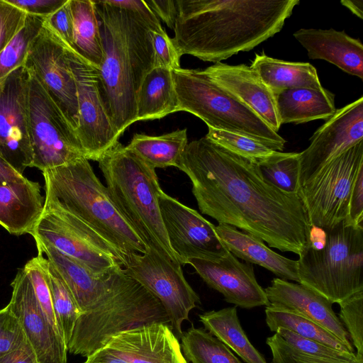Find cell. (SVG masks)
I'll return each mask as SVG.
<instances>
[{"label":"cell","mask_w":363,"mask_h":363,"mask_svg":"<svg viewBox=\"0 0 363 363\" xmlns=\"http://www.w3.org/2000/svg\"><path fill=\"white\" fill-rule=\"evenodd\" d=\"M178 169L189 178L201 213L281 252L303 251L311 224L301 196L267 182L257 164L204 136L188 143Z\"/></svg>","instance_id":"1"},{"label":"cell","mask_w":363,"mask_h":363,"mask_svg":"<svg viewBox=\"0 0 363 363\" xmlns=\"http://www.w3.org/2000/svg\"><path fill=\"white\" fill-rule=\"evenodd\" d=\"M172 38L181 56L221 62L279 33L299 0H178Z\"/></svg>","instance_id":"2"},{"label":"cell","mask_w":363,"mask_h":363,"mask_svg":"<svg viewBox=\"0 0 363 363\" xmlns=\"http://www.w3.org/2000/svg\"><path fill=\"white\" fill-rule=\"evenodd\" d=\"M103 60L97 69L99 94L111 124L121 137L136 121L137 96L155 67L153 31L164 30L145 1L124 9L94 1Z\"/></svg>","instance_id":"3"},{"label":"cell","mask_w":363,"mask_h":363,"mask_svg":"<svg viewBox=\"0 0 363 363\" xmlns=\"http://www.w3.org/2000/svg\"><path fill=\"white\" fill-rule=\"evenodd\" d=\"M45 196L81 219L125 254L145 253L149 245L124 217L85 157L43 170Z\"/></svg>","instance_id":"4"},{"label":"cell","mask_w":363,"mask_h":363,"mask_svg":"<svg viewBox=\"0 0 363 363\" xmlns=\"http://www.w3.org/2000/svg\"><path fill=\"white\" fill-rule=\"evenodd\" d=\"M97 162L109 194L124 217L149 245L173 263L181 265L162 223L159 198L163 191L155 169L119 141Z\"/></svg>","instance_id":"5"},{"label":"cell","mask_w":363,"mask_h":363,"mask_svg":"<svg viewBox=\"0 0 363 363\" xmlns=\"http://www.w3.org/2000/svg\"><path fill=\"white\" fill-rule=\"evenodd\" d=\"M152 323L169 324L160 301L122 267L113 271L108 290L74 327L67 351L87 357L120 333Z\"/></svg>","instance_id":"6"},{"label":"cell","mask_w":363,"mask_h":363,"mask_svg":"<svg viewBox=\"0 0 363 363\" xmlns=\"http://www.w3.org/2000/svg\"><path fill=\"white\" fill-rule=\"evenodd\" d=\"M172 73L178 111L192 113L208 128L247 135L282 152L285 139L204 70L179 68Z\"/></svg>","instance_id":"7"},{"label":"cell","mask_w":363,"mask_h":363,"mask_svg":"<svg viewBox=\"0 0 363 363\" xmlns=\"http://www.w3.org/2000/svg\"><path fill=\"white\" fill-rule=\"evenodd\" d=\"M325 231L323 248L306 245L298 255L299 284L339 303L363 291V227L342 220Z\"/></svg>","instance_id":"8"},{"label":"cell","mask_w":363,"mask_h":363,"mask_svg":"<svg viewBox=\"0 0 363 363\" xmlns=\"http://www.w3.org/2000/svg\"><path fill=\"white\" fill-rule=\"evenodd\" d=\"M98 276L123 267L127 254L112 245L81 219L45 196L43 212L30 233Z\"/></svg>","instance_id":"9"},{"label":"cell","mask_w":363,"mask_h":363,"mask_svg":"<svg viewBox=\"0 0 363 363\" xmlns=\"http://www.w3.org/2000/svg\"><path fill=\"white\" fill-rule=\"evenodd\" d=\"M28 69L27 113L33 155L31 167L43 172L85 157L75 129L35 74Z\"/></svg>","instance_id":"10"},{"label":"cell","mask_w":363,"mask_h":363,"mask_svg":"<svg viewBox=\"0 0 363 363\" xmlns=\"http://www.w3.org/2000/svg\"><path fill=\"white\" fill-rule=\"evenodd\" d=\"M363 168V140L320 169L302 185L298 194L311 225L328 230L348 216L353 184Z\"/></svg>","instance_id":"11"},{"label":"cell","mask_w":363,"mask_h":363,"mask_svg":"<svg viewBox=\"0 0 363 363\" xmlns=\"http://www.w3.org/2000/svg\"><path fill=\"white\" fill-rule=\"evenodd\" d=\"M123 269L160 301L174 335L181 338L182 323L189 320L190 311L200 303L198 294L184 276L182 266L149 245L145 253H128Z\"/></svg>","instance_id":"12"},{"label":"cell","mask_w":363,"mask_h":363,"mask_svg":"<svg viewBox=\"0 0 363 363\" xmlns=\"http://www.w3.org/2000/svg\"><path fill=\"white\" fill-rule=\"evenodd\" d=\"M65 48L77 89L79 121L76 133L85 158L97 162L120 137L103 104L97 69L66 43Z\"/></svg>","instance_id":"13"},{"label":"cell","mask_w":363,"mask_h":363,"mask_svg":"<svg viewBox=\"0 0 363 363\" xmlns=\"http://www.w3.org/2000/svg\"><path fill=\"white\" fill-rule=\"evenodd\" d=\"M28 84L25 65L0 79V157L22 175L33 159L27 113Z\"/></svg>","instance_id":"14"},{"label":"cell","mask_w":363,"mask_h":363,"mask_svg":"<svg viewBox=\"0 0 363 363\" xmlns=\"http://www.w3.org/2000/svg\"><path fill=\"white\" fill-rule=\"evenodd\" d=\"M24 65L35 74L76 130L79 121L77 89L65 42L43 23Z\"/></svg>","instance_id":"15"},{"label":"cell","mask_w":363,"mask_h":363,"mask_svg":"<svg viewBox=\"0 0 363 363\" xmlns=\"http://www.w3.org/2000/svg\"><path fill=\"white\" fill-rule=\"evenodd\" d=\"M162 223L169 245L181 265L191 259H206L225 253L215 225L198 211L162 191L159 198Z\"/></svg>","instance_id":"16"},{"label":"cell","mask_w":363,"mask_h":363,"mask_svg":"<svg viewBox=\"0 0 363 363\" xmlns=\"http://www.w3.org/2000/svg\"><path fill=\"white\" fill-rule=\"evenodd\" d=\"M363 140V96L336 109L300 152V186L320 169ZM301 188V187H300Z\"/></svg>","instance_id":"17"},{"label":"cell","mask_w":363,"mask_h":363,"mask_svg":"<svg viewBox=\"0 0 363 363\" xmlns=\"http://www.w3.org/2000/svg\"><path fill=\"white\" fill-rule=\"evenodd\" d=\"M11 286L13 291L8 305L19 320L38 362L67 363L68 351L64 338L43 311L23 267L18 269Z\"/></svg>","instance_id":"18"},{"label":"cell","mask_w":363,"mask_h":363,"mask_svg":"<svg viewBox=\"0 0 363 363\" xmlns=\"http://www.w3.org/2000/svg\"><path fill=\"white\" fill-rule=\"evenodd\" d=\"M188 264L208 286L236 307L252 308L270 304L264 289L257 281L252 264L240 262L228 250L206 259H191Z\"/></svg>","instance_id":"19"},{"label":"cell","mask_w":363,"mask_h":363,"mask_svg":"<svg viewBox=\"0 0 363 363\" xmlns=\"http://www.w3.org/2000/svg\"><path fill=\"white\" fill-rule=\"evenodd\" d=\"M128 363H187L169 324L152 323L113 336L105 346Z\"/></svg>","instance_id":"20"},{"label":"cell","mask_w":363,"mask_h":363,"mask_svg":"<svg viewBox=\"0 0 363 363\" xmlns=\"http://www.w3.org/2000/svg\"><path fill=\"white\" fill-rule=\"evenodd\" d=\"M204 72L278 133L281 123L275 95L250 66L217 62Z\"/></svg>","instance_id":"21"},{"label":"cell","mask_w":363,"mask_h":363,"mask_svg":"<svg viewBox=\"0 0 363 363\" xmlns=\"http://www.w3.org/2000/svg\"><path fill=\"white\" fill-rule=\"evenodd\" d=\"M271 305L295 311L320 325L337 337L352 353L354 352L350 336L333 310L328 299L299 283L274 278L264 289Z\"/></svg>","instance_id":"22"},{"label":"cell","mask_w":363,"mask_h":363,"mask_svg":"<svg viewBox=\"0 0 363 363\" xmlns=\"http://www.w3.org/2000/svg\"><path fill=\"white\" fill-rule=\"evenodd\" d=\"M294 37L312 60H323L345 72L363 79V45L344 30L301 28Z\"/></svg>","instance_id":"23"},{"label":"cell","mask_w":363,"mask_h":363,"mask_svg":"<svg viewBox=\"0 0 363 363\" xmlns=\"http://www.w3.org/2000/svg\"><path fill=\"white\" fill-rule=\"evenodd\" d=\"M44 206L40 185L23 179L0 184V225L17 236L30 233Z\"/></svg>","instance_id":"24"},{"label":"cell","mask_w":363,"mask_h":363,"mask_svg":"<svg viewBox=\"0 0 363 363\" xmlns=\"http://www.w3.org/2000/svg\"><path fill=\"white\" fill-rule=\"evenodd\" d=\"M222 243L234 256L247 263L259 265L278 278L299 283L297 260L286 258L267 247L257 237L226 225H215Z\"/></svg>","instance_id":"25"},{"label":"cell","mask_w":363,"mask_h":363,"mask_svg":"<svg viewBox=\"0 0 363 363\" xmlns=\"http://www.w3.org/2000/svg\"><path fill=\"white\" fill-rule=\"evenodd\" d=\"M38 253L45 254L72 292L82 313L94 306L108 290L111 274L98 276L52 246L35 240Z\"/></svg>","instance_id":"26"},{"label":"cell","mask_w":363,"mask_h":363,"mask_svg":"<svg viewBox=\"0 0 363 363\" xmlns=\"http://www.w3.org/2000/svg\"><path fill=\"white\" fill-rule=\"evenodd\" d=\"M275 99L281 125L327 121L336 111L334 94L324 87L288 89L275 95Z\"/></svg>","instance_id":"27"},{"label":"cell","mask_w":363,"mask_h":363,"mask_svg":"<svg viewBox=\"0 0 363 363\" xmlns=\"http://www.w3.org/2000/svg\"><path fill=\"white\" fill-rule=\"evenodd\" d=\"M250 67L274 95L291 89L323 87L315 68L308 62H288L262 53L255 54Z\"/></svg>","instance_id":"28"},{"label":"cell","mask_w":363,"mask_h":363,"mask_svg":"<svg viewBox=\"0 0 363 363\" xmlns=\"http://www.w3.org/2000/svg\"><path fill=\"white\" fill-rule=\"evenodd\" d=\"M177 111L172 71L154 67L145 76L138 93L136 121L160 119Z\"/></svg>","instance_id":"29"},{"label":"cell","mask_w":363,"mask_h":363,"mask_svg":"<svg viewBox=\"0 0 363 363\" xmlns=\"http://www.w3.org/2000/svg\"><path fill=\"white\" fill-rule=\"evenodd\" d=\"M205 330L233 350L245 363H267L242 329L236 306L210 311L199 315Z\"/></svg>","instance_id":"30"},{"label":"cell","mask_w":363,"mask_h":363,"mask_svg":"<svg viewBox=\"0 0 363 363\" xmlns=\"http://www.w3.org/2000/svg\"><path fill=\"white\" fill-rule=\"evenodd\" d=\"M187 144V131L184 128L156 136L135 133L126 147L155 169L168 167L178 168Z\"/></svg>","instance_id":"31"},{"label":"cell","mask_w":363,"mask_h":363,"mask_svg":"<svg viewBox=\"0 0 363 363\" xmlns=\"http://www.w3.org/2000/svg\"><path fill=\"white\" fill-rule=\"evenodd\" d=\"M74 36L72 48L97 69L101 65L103 50L99 21L91 0H70Z\"/></svg>","instance_id":"32"},{"label":"cell","mask_w":363,"mask_h":363,"mask_svg":"<svg viewBox=\"0 0 363 363\" xmlns=\"http://www.w3.org/2000/svg\"><path fill=\"white\" fill-rule=\"evenodd\" d=\"M265 316L266 323L272 332H276L278 328L289 330L340 352L352 353L333 333L295 311L269 304L266 306Z\"/></svg>","instance_id":"33"},{"label":"cell","mask_w":363,"mask_h":363,"mask_svg":"<svg viewBox=\"0 0 363 363\" xmlns=\"http://www.w3.org/2000/svg\"><path fill=\"white\" fill-rule=\"evenodd\" d=\"M181 348L191 363H242L220 340L201 328L193 325L181 336Z\"/></svg>","instance_id":"34"},{"label":"cell","mask_w":363,"mask_h":363,"mask_svg":"<svg viewBox=\"0 0 363 363\" xmlns=\"http://www.w3.org/2000/svg\"><path fill=\"white\" fill-rule=\"evenodd\" d=\"M45 269L57 325L67 346L82 312L68 286L48 259Z\"/></svg>","instance_id":"35"},{"label":"cell","mask_w":363,"mask_h":363,"mask_svg":"<svg viewBox=\"0 0 363 363\" xmlns=\"http://www.w3.org/2000/svg\"><path fill=\"white\" fill-rule=\"evenodd\" d=\"M264 178L286 193H297L300 189V152L276 151L257 163Z\"/></svg>","instance_id":"36"},{"label":"cell","mask_w":363,"mask_h":363,"mask_svg":"<svg viewBox=\"0 0 363 363\" xmlns=\"http://www.w3.org/2000/svg\"><path fill=\"white\" fill-rule=\"evenodd\" d=\"M44 18L28 14L22 28L0 52V79L24 65L29 48L40 32Z\"/></svg>","instance_id":"37"},{"label":"cell","mask_w":363,"mask_h":363,"mask_svg":"<svg viewBox=\"0 0 363 363\" xmlns=\"http://www.w3.org/2000/svg\"><path fill=\"white\" fill-rule=\"evenodd\" d=\"M206 136L230 152L255 164L276 152L255 138L238 133L208 128Z\"/></svg>","instance_id":"38"},{"label":"cell","mask_w":363,"mask_h":363,"mask_svg":"<svg viewBox=\"0 0 363 363\" xmlns=\"http://www.w3.org/2000/svg\"><path fill=\"white\" fill-rule=\"evenodd\" d=\"M275 333L297 352L322 363H362L357 359L355 353L340 352L289 330L278 328Z\"/></svg>","instance_id":"39"},{"label":"cell","mask_w":363,"mask_h":363,"mask_svg":"<svg viewBox=\"0 0 363 363\" xmlns=\"http://www.w3.org/2000/svg\"><path fill=\"white\" fill-rule=\"evenodd\" d=\"M339 319L346 329L357 359L363 363V291L340 302Z\"/></svg>","instance_id":"40"},{"label":"cell","mask_w":363,"mask_h":363,"mask_svg":"<svg viewBox=\"0 0 363 363\" xmlns=\"http://www.w3.org/2000/svg\"><path fill=\"white\" fill-rule=\"evenodd\" d=\"M46 258L41 253L28 260L23 267L43 311L57 327L50 286L45 269ZM58 328V327H57Z\"/></svg>","instance_id":"41"},{"label":"cell","mask_w":363,"mask_h":363,"mask_svg":"<svg viewBox=\"0 0 363 363\" xmlns=\"http://www.w3.org/2000/svg\"><path fill=\"white\" fill-rule=\"evenodd\" d=\"M27 342L20 321L9 305L0 309V357Z\"/></svg>","instance_id":"42"},{"label":"cell","mask_w":363,"mask_h":363,"mask_svg":"<svg viewBox=\"0 0 363 363\" xmlns=\"http://www.w3.org/2000/svg\"><path fill=\"white\" fill-rule=\"evenodd\" d=\"M27 15L6 0H0V52L22 28Z\"/></svg>","instance_id":"43"},{"label":"cell","mask_w":363,"mask_h":363,"mask_svg":"<svg viewBox=\"0 0 363 363\" xmlns=\"http://www.w3.org/2000/svg\"><path fill=\"white\" fill-rule=\"evenodd\" d=\"M152 41L155 54V67H162L172 71L181 68L182 56L164 30L153 31Z\"/></svg>","instance_id":"44"},{"label":"cell","mask_w":363,"mask_h":363,"mask_svg":"<svg viewBox=\"0 0 363 363\" xmlns=\"http://www.w3.org/2000/svg\"><path fill=\"white\" fill-rule=\"evenodd\" d=\"M43 24L57 34L66 44L72 47L74 36V24L70 0H67L54 13L45 17Z\"/></svg>","instance_id":"45"},{"label":"cell","mask_w":363,"mask_h":363,"mask_svg":"<svg viewBox=\"0 0 363 363\" xmlns=\"http://www.w3.org/2000/svg\"><path fill=\"white\" fill-rule=\"evenodd\" d=\"M266 343L272 352V363H322L297 352L276 333L267 338Z\"/></svg>","instance_id":"46"},{"label":"cell","mask_w":363,"mask_h":363,"mask_svg":"<svg viewBox=\"0 0 363 363\" xmlns=\"http://www.w3.org/2000/svg\"><path fill=\"white\" fill-rule=\"evenodd\" d=\"M348 223L363 227V168L353 184L348 206Z\"/></svg>","instance_id":"47"},{"label":"cell","mask_w":363,"mask_h":363,"mask_svg":"<svg viewBox=\"0 0 363 363\" xmlns=\"http://www.w3.org/2000/svg\"><path fill=\"white\" fill-rule=\"evenodd\" d=\"M28 14L47 17L60 8L67 0H6Z\"/></svg>","instance_id":"48"},{"label":"cell","mask_w":363,"mask_h":363,"mask_svg":"<svg viewBox=\"0 0 363 363\" xmlns=\"http://www.w3.org/2000/svg\"><path fill=\"white\" fill-rule=\"evenodd\" d=\"M145 2L157 17H160L170 29L174 30L179 14L178 0H150L145 1Z\"/></svg>","instance_id":"49"},{"label":"cell","mask_w":363,"mask_h":363,"mask_svg":"<svg viewBox=\"0 0 363 363\" xmlns=\"http://www.w3.org/2000/svg\"><path fill=\"white\" fill-rule=\"evenodd\" d=\"M0 363H38L36 355L27 342L21 347L0 357Z\"/></svg>","instance_id":"50"},{"label":"cell","mask_w":363,"mask_h":363,"mask_svg":"<svg viewBox=\"0 0 363 363\" xmlns=\"http://www.w3.org/2000/svg\"><path fill=\"white\" fill-rule=\"evenodd\" d=\"M84 363H128L110 349L104 347L86 357Z\"/></svg>","instance_id":"51"},{"label":"cell","mask_w":363,"mask_h":363,"mask_svg":"<svg viewBox=\"0 0 363 363\" xmlns=\"http://www.w3.org/2000/svg\"><path fill=\"white\" fill-rule=\"evenodd\" d=\"M24 178L0 157V184L18 182Z\"/></svg>","instance_id":"52"},{"label":"cell","mask_w":363,"mask_h":363,"mask_svg":"<svg viewBox=\"0 0 363 363\" xmlns=\"http://www.w3.org/2000/svg\"><path fill=\"white\" fill-rule=\"evenodd\" d=\"M325 240V231L321 228L311 225L308 240L306 245L313 250H320L324 247Z\"/></svg>","instance_id":"53"},{"label":"cell","mask_w":363,"mask_h":363,"mask_svg":"<svg viewBox=\"0 0 363 363\" xmlns=\"http://www.w3.org/2000/svg\"><path fill=\"white\" fill-rule=\"evenodd\" d=\"M341 4L347 8L353 14L363 18V1L362 0H342Z\"/></svg>","instance_id":"54"}]
</instances>
